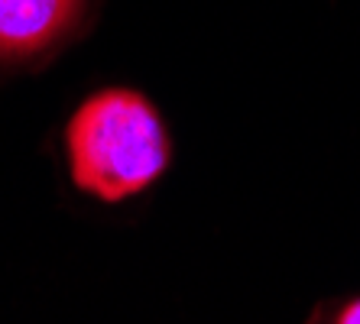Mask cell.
<instances>
[{
	"instance_id": "1",
	"label": "cell",
	"mask_w": 360,
	"mask_h": 324,
	"mask_svg": "<svg viewBox=\"0 0 360 324\" xmlns=\"http://www.w3.org/2000/svg\"><path fill=\"white\" fill-rule=\"evenodd\" d=\"M65 153L75 188L117 205L160 182L172 143L160 110L140 91L108 88L72 114Z\"/></svg>"
},
{
	"instance_id": "2",
	"label": "cell",
	"mask_w": 360,
	"mask_h": 324,
	"mask_svg": "<svg viewBox=\"0 0 360 324\" xmlns=\"http://www.w3.org/2000/svg\"><path fill=\"white\" fill-rule=\"evenodd\" d=\"M88 0H0V72L39 65L75 39Z\"/></svg>"
},
{
	"instance_id": "3",
	"label": "cell",
	"mask_w": 360,
	"mask_h": 324,
	"mask_svg": "<svg viewBox=\"0 0 360 324\" xmlns=\"http://www.w3.org/2000/svg\"><path fill=\"white\" fill-rule=\"evenodd\" d=\"M309 324H360V295L344 302H325L309 318Z\"/></svg>"
}]
</instances>
